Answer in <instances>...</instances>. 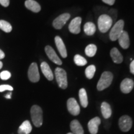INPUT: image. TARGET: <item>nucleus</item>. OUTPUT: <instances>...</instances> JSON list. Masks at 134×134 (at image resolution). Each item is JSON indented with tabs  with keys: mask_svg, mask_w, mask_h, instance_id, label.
I'll use <instances>...</instances> for the list:
<instances>
[{
	"mask_svg": "<svg viewBox=\"0 0 134 134\" xmlns=\"http://www.w3.org/2000/svg\"><path fill=\"white\" fill-rule=\"evenodd\" d=\"M31 115L34 125L37 127L42 126L43 123V112L38 105H34L31 108Z\"/></svg>",
	"mask_w": 134,
	"mask_h": 134,
	"instance_id": "1",
	"label": "nucleus"
},
{
	"mask_svg": "<svg viewBox=\"0 0 134 134\" xmlns=\"http://www.w3.org/2000/svg\"><path fill=\"white\" fill-rule=\"evenodd\" d=\"M113 19L108 14H102L98 20L99 30L102 33L107 32L113 25Z\"/></svg>",
	"mask_w": 134,
	"mask_h": 134,
	"instance_id": "2",
	"label": "nucleus"
},
{
	"mask_svg": "<svg viewBox=\"0 0 134 134\" xmlns=\"http://www.w3.org/2000/svg\"><path fill=\"white\" fill-rule=\"evenodd\" d=\"M113 80V75L110 71L103 72L99 80L98 85H97V89L98 91H103L111 85Z\"/></svg>",
	"mask_w": 134,
	"mask_h": 134,
	"instance_id": "3",
	"label": "nucleus"
},
{
	"mask_svg": "<svg viewBox=\"0 0 134 134\" xmlns=\"http://www.w3.org/2000/svg\"><path fill=\"white\" fill-rule=\"evenodd\" d=\"M55 75L58 86L63 90L66 89L68 86V81H67V75L65 70L63 68L57 67L55 70Z\"/></svg>",
	"mask_w": 134,
	"mask_h": 134,
	"instance_id": "4",
	"label": "nucleus"
},
{
	"mask_svg": "<svg viewBox=\"0 0 134 134\" xmlns=\"http://www.w3.org/2000/svg\"><path fill=\"white\" fill-rule=\"evenodd\" d=\"M124 21L123 20H119L116 23H115L109 33L110 39L112 41H115L118 39L120 34L124 31Z\"/></svg>",
	"mask_w": 134,
	"mask_h": 134,
	"instance_id": "5",
	"label": "nucleus"
},
{
	"mask_svg": "<svg viewBox=\"0 0 134 134\" xmlns=\"http://www.w3.org/2000/svg\"><path fill=\"white\" fill-rule=\"evenodd\" d=\"M28 78L32 83H37L40 80V75L36 63H32L28 70Z\"/></svg>",
	"mask_w": 134,
	"mask_h": 134,
	"instance_id": "6",
	"label": "nucleus"
},
{
	"mask_svg": "<svg viewBox=\"0 0 134 134\" xmlns=\"http://www.w3.org/2000/svg\"><path fill=\"white\" fill-rule=\"evenodd\" d=\"M70 18V14L69 13H63V14L60 15L53 21V27L56 29H61Z\"/></svg>",
	"mask_w": 134,
	"mask_h": 134,
	"instance_id": "7",
	"label": "nucleus"
},
{
	"mask_svg": "<svg viewBox=\"0 0 134 134\" xmlns=\"http://www.w3.org/2000/svg\"><path fill=\"white\" fill-rule=\"evenodd\" d=\"M119 125L122 131L128 132L132 126V119L128 115H123L119 119Z\"/></svg>",
	"mask_w": 134,
	"mask_h": 134,
	"instance_id": "8",
	"label": "nucleus"
},
{
	"mask_svg": "<svg viewBox=\"0 0 134 134\" xmlns=\"http://www.w3.org/2000/svg\"><path fill=\"white\" fill-rule=\"evenodd\" d=\"M67 108L69 113L73 115H78L80 113V105L75 98L68 99L67 101Z\"/></svg>",
	"mask_w": 134,
	"mask_h": 134,
	"instance_id": "9",
	"label": "nucleus"
},
{
	"mask_svg": "<svg viewBox=\"0 0 134 134\" xmlns=\"http://www.w3.org/2000/svg\"><path fill=\"white\" fill-rule=\"evenodd\" d=\"M81 18L80 17H76L71 20L68 26V29L70 32L74 34H78L81 31L80 26L81 24Z\"/></svg>",
	"mask_w": 134,
	"mask_h": 134,
	"instance_id": "10",
	"label": "nucleus"
},
{
	"mask_svg": "<svg viewBox=\"0 0 134 134\" xmlns=\"http://www.w3.org/2000/svg\"><path fill=\"white\" fill-rule=\"evenodd\" d=\"M45 51H46V53L48 57L49 58V59L52 62H53V63L58 65H62V62L61 61V60L60 59V58L58 57L55 50H53V48L52 47L49 46H46L45 47Z\"/></svg>",
	"mask_w": 134,
	"mask_h": 134,
	"instance_id": "11",
	"label": "nucleus"
},
{
	"mask_svg": "<svg viewBox=\"0 0 134 134\" xmlns=\"http://www.w3.org/2000/svg\"><path fill=\"white\" fill-rule=\"evenodd\" d=\"M134 86V82L130 78H125L120 84V90L123 93L128 94L130 93Z\"/></svg>",
	"mask_w": 134,
	"mask_h": 134,
	"instance_id": "12",
	"label": "nucleus"
},
{
	"mask_svg": "<svg viewBox=\"0 0 134 134\" xmlns=\"http://www.w3.org/2000/svg\"><path fill=\"white\" fill-rule=\"evenodd\" d=\"M55 42L60 54L63 58L67 57V51L63 40L59 36H56L55 37Z\"/></svg>",
	"mask_w": 134,
	"mask_h": 134,
	"instance_id": "13",
	"label": "nucleus"
},
{
	"mask_svg": "<svg viewBox=\"0 0 134 134\" xmlns=\"http://www.w3.org/2000/svg\"><path fill=\"white\" fill-rule=\"evenodd\" d=\"M100 124L99 117H96L92 119L88 122V129L91 134H97L98 132V127Z\"/></svg>",
	"mask_w": 134,
	"mask_h": 134,
	"instance_id": "14",
	"label": "nucleus"
},
{
	"mask_svg": "<svg viewBox=\"0 0 134 134\" xmlns=\"http://www.w3.org/2000/svg\"><path fill=\"white\" fill-rule=\"evenodd\" d=\"M119 43L124 49H127L130 46V39L127 32L124 31L118 38Z\"/></svg>",
	"mask_w": 134,
	"mask_h": 134,
	"instance_id": "15",
	"label": "nucleus"
},
{
	"mask_svg": "<svg viewBox=\"0 0 134 134\" xmlns=\"http://www.w3.org/2000/svg\"><path fill=\"white\" fill-rule=\"evenodd\" d=\"M41 68L42 71L43 75L46 76V78L49 81H52L53 79V74L52 71L50 69L49 65H48L47 63L43 62L41 63Z\"/></svg>",
	"mask_w": 134,
	"mask_h": 134,
	"instance_id": "16",
	"label": "nucleus"
},
{
	"mask_svg": "<svg viewBox=\"0 0 134 134\" xmlns=\"http://www.w3.org/2000/svg\"><path fill=\"white\" fill-rule=\"evenodd\" d=\"M110 55L113 61L115 63L119 64L123 61V57L117 48H113L110 52Z\"/></svg>",
	"mask_w": 134,
	"mask_h": 134,
	"instance_id": "17",
	"label": "nucleus"
},
{
	"mask_svg": "<svg viewBox=\"0 0 134 134\" xmlns=\"http://www.w3.org/2000/svg\"><path fill=\"white\" fill-rule=\"evenodd\" d=\"M25 6L34 13H38L41 10L40 4L34 0H27L25 2Z\"/></svg>",
	"mask_w": 134,
	"mask_h": 134,
	"instance_id": "18",
	"label": "nucleus"
},
{
	"mask_svg": "<svg viewBox=\"0 0 134 134\" xmlns=\"http://www.w3.org/2000/svg\"><path fill=\"white\" fill-rule=\"evenodd\" d=\"M70 129L73 134H84V130L81 124L77 120H73L70 123Z\"/></svg>",
	"mask_w": 134,
	"mask_h": 134,
	"instance_id": "19",
	"label": "nucleus"
},
{
	"mask_svg": "<svg viewBox=\"0 0 134 134\" xmlns=\"http://www.w3.org/2000/svg\"><path fill=\"white\" fill-rule=\"evenodd\" d=\"M32 125L29 120H25L18 129L19 134H29L32 131Z\"/></svg>",
	"mask_w": 134,
	"mask_h": 134,
	"instance_id": "20",
	"label": "nucleus"
},
{
	"mask_svg": "<svg viewBox=\"0 0 134 134\" xmlns=\"http://www.w3.org/2000/svg\"><path fill=\"white\" fill-rule=\"evenodd\" d=\"M101 113L104 119H109L111 116L112 110L110 105L106 102H103L101 104Z\"/></svg>",
	"mask_w": 134,
	"mask_h": 134,
	"instance_id": "21",
	"label": "nucleus"
},
{
	"mask_svg": "<svg viewBox=\"0 0 134 134\" xmlns=\"http://www.w3.org/2000/svg\"><path fill=\"white\" fill-rule=\"evenodd\" d=\"M96 31V26L91 22L86 23L84 26V32L87 36H93Z\"/></svg>",
	"mask_w": 134,
	"mask_h": 134,
	"instance_id": "22",
	"label": "nucleus"
},
{
	"mask_svg": "<svg viewBox=\"0 0 134 134\" xmlns=\"http://www.w3.org/2000/svg\"><path fill=\"white\" fill-rule=\"evenodd\" d=\"M79 98L81 104L83 108H86L88 104V96L86 90L84 88L80 89L79 91Z\"/></svg>",
	"mask_w": 134,
	"mask_h": 134,
	"instance_id": "23",
	"label": "nucleus"
},
{
	"mask_svg": "<svg viewBox=\"0 0 134 134\" xmlns=\"http://www.w3.org/2000/svg\"><path fill=\"white\" fill-rule=\"evenodd\" d=\"M97 51V47L94 44H90L85 48V53L88 57H93L95 55Z\"/></svg>",
	"mask_w": 134,
	"mask_h": 134,
	"instance_id": "24",
	"label": "nucleus"
},
{
	"mask_svg": "<svg viewBox=\"0 0 134 134\" xmlns=\"http://www.w3.org/2000/svg\"><path fill=\"white\" fill-rule=\"evenodd\" d=\"M0 29L5 32L9 33L12 31V26L10 23L4 20H0Z\"/></svg>",
	"mask_w": 134,
	"mask_h": 134,
	"instance_id": "25",
	"label": "nucleus"
},
{
	"mask_svg": "<svg viewBox=\"0 0 134 134\" xmlns=\"http://www.w3.org/2000/svg\"><path fill=\"white\" fill-rule=\"evenodd\" d=\"M95 72H96V66L93 65H90L85 70V75L88 79H92L94 75Z\"/></svg>",
	"mask_w": 134,
	"mask_h": 134,
	"instance_id": "26",
	"label": "nucleus"
},
{
	"mask_svg": "<svg viewBox=\"0 0 134 134\" xmlns=\"http://www.w3.org/2000/svg\"><path fill=\"white\" fill-rule=\"evenodd\" d=\"M75 63L78 66H85L86 65L87 60L80 55H76L74 57Z\"/></svg>",
	"mask_w": 134,
	"mask_h": 134,
	"instance_id": "27",
	"label": "nucleus"
},
{
	"mask_svg": "<svg viewBox=\"0 0 134 134\" xmlns=\"http://www.w3.org/2000/svg\"><path fill=\"white\" fill-rule=\"evenodd\" d=\"M11 75L8 71H3L0 73V78L3 80H7L11 77Z\"/></svg>",
	"mask_w": 134,
	"mask_h": 134,
	"instance_id": "28",
	"label": "nucleus"
},
{
	"mask_svg": "<svg viewBox=\"0 0 134 134\" xmlns=\"http://www.w3.org/2000/svg\"><path fill=\"white\" fill-rule=\"evenodd\" d=\"M6 90H9V91H13V88L10 85H3L0 86V92H3Z\"/></svg>",
	"mask_w": 134,
	"mask_h": 134,
	"instance_id": "29",
	"label": "nucleus"
},
{
	"mask_svg": "<svg viewBox=\"0 0 134 134\" xmlns=\"http://www.w3.org/2000/svg\"><path fill=\"white\" fill-rule=\"evenodd\" d=\"M0 4L4 7H8L9 4V0H0Z\"/></svg>",
	"mask_w": 134,
	"mask_h": 134,
	"instance_id": "30",
	"label": "nucleus"
},
{
	"mask_svg": "<svg viewBox=\"0 0 134 134\" xmlns=\"http://www.w3.org/2000/svg\"><path fill=\"white\" fill-rule=\"evenodd\" d=\"M102 1H103L104 3H106V4L110 5V6H112V5L114 4L115 0H102Z\"/></svg>",
	"mask_w": 134,
	"mask_h": 134,
	"instance_id": "31",
	"label": "nucleus"
},
{
	"mask_svg": "<svg viewBox=\"0 0 134 134\" xmlns=\"http://www.w3.org/2000/svg\"><path fill=\"white\" fill-rule=\"evenodd\" d=\"M130 71L132 74L134 75V60H132V62L130 65Z\"/></svg>",
	"mask_w": 134,
	"mask_h": 134,
	"instance_id": "32",
	"label": "nucleus"
},
{
	"mask_svg": "<svg viewBox=\"0 0 134 134\" xmlns=\"http://www.w3.org/2000/svg\"><path fill=\"white\" fill-rule=\"evenodd\" d=\"M4 57H5L4 53L3 52L2 50L0 49V60H1V59H3V58H4Z\"/></svg>",
	"mask_w": 134,
	"mask_h": 134,
	"instance_id": "33",
	"label": "nucleus"
},
{
	"mask_svg": "<svg viewBox=\"0 0 134 134\" xmlns=\"http://www.w3.org/2000/svg\"><path fill=\"white\" fill-rule=\"evenodd\" d=\"M11 93H8L7 95H6V98H8V99H11Z\"/></svg>",
	"mask_w": 134,
	"mask_h": 134,
	"instance_id": "34",
	"label": "nucleus"
},
{
	"mask_svg": "<svg viewBox=\"0 0 134 134\" xmlns=\"http://www.w3.org/2000/svg\"><path fill=\"white\" fill-rule=\"evenodd\" d=\"M3 67V63L0 61V69H1Z\"/></svg>",
	"mask_w": 134,
	"mask_h": 134,
	"instance_id": "35",
	"label": "nucleus"
},
{
	"mask_svg": "<svg viewBox=\"0 0 134 134\" xmlns=\"http://www.w3.org/2000/svg\"><path fill=\"white\" fill-rule=\"evenodd\" d=\"M67 134H73V133H68Z\"/></svg>",
	"mask_w": 134,
	"mask_h": 134,
	"instance_id": "36",
	"label": "nucleus"
}]
</instances>
